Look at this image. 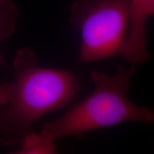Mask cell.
Returning <instances> with one entry per match:
<instances>
[{"instance_id": "obj_1", "label": "cell", "mask_w": 154, "mask_h": 154, "mask_svg": "<svg viewBox=\"0 0 154 154\" xmlns=\"http://www.w3.org/2000/svg\"><path fill=\"white\" fill-rule=\"evenodd\" d=\"M13 66L10 96L0 107V143L5 146L20 144L36 121L66 106L81 89L78 76L66 69L40 66L29 48L17 51Z\"/></svg>"}, {"instance_id": "obj_6", "label": "cell", "mask_w": 154, "mask_h": 154, "mask_svg": "<svg viewBox=\"0 0 154 154\" xmlns=\"http://www.w3.org/2000/svg\"><path fill=\"white\" fill-rule=\"evenodd\" d=\"M20 149L17 153H54L56 150L55 144L49 143L40 135L34 131L24 138L21 142Z\"/></svg>"}, {"instance_id": "obj_4", "label": "cell", "mask_w": 154, "mask_h": 154, "mask_svg": "<svg viewBox=\"0 0 154 154\" xmlns=\"http://www.w3.org/2000/svg\"><path fill=\"white\" fill-rule=\"evenodd\" d=\"M129 28L120 55L127 62L136 66L150 58L146 26L154 14V0H129Z\"/></svg>"}, {"instance_id": "obj_3", "label": "cell", "mask_w": 154, "mask_h": 154, "mask_svg": "<svg viewBox=\"0 0 154 154\" xmlns=\"http://www.w3.org/2000/svg\"><path fill=\"white\" fill-rule=\"evenodd\" d=\"M70 22L79 34V61L92 63L120 55L129 28V0H76Z\"/></svg>"}, {"instance_id": "obj_5", "label": "cell", "mask_w": 154, "mask_h": 154, "mask_svg": "<svg viewBox=\"0 0 154 154\" xmlns=\"http://www.w3.org/2000/svg\"><path fill=\"white\" fill-rule=\"evenodd\" d=\"M18 10L11 0H0V42L9 38L16 28ZM0 66H7L0 51Z\"/></svg>"}, {"instance_id": "obj_2", "label": "cell", "mask_w": 154, "mask_h": 154, "mask_svg": "<svg viewBox=\"0 0 154 154\" xmlns=\"http://www.w3.org/2000/svg\"><path fill=\"white\" fill-rule=\"evenodd\" d=\"M135 72V66H121L113 76L93 71L90 74L93 91L59 118L44 124L38 134L48 143L55 144L58 138H81L92 131L122 123L152 124L153 111L135 104L127 96Z\"/></svg>"}, {"instance_id": "obj_7", "label": "cell", "mask_w": 154, "mask_h": 154, "mask_svg": "<svg viewBox=\"0 0 154 154\" xmlns=\"http://www.w3.org/2000/svg\"><path fill=\"white\" fill-rule=\"evenodd\" d=\"M11 88L12 82H6L5 84H0V107L8 101Z\"/></svg>"}]
</instances>
